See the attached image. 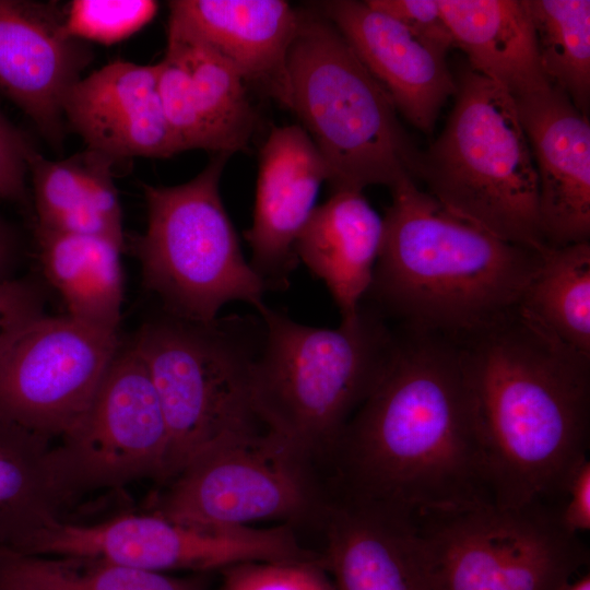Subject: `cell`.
<instances>
[{"label":"cell","instance_id":"1","mask_svg":"<svg viewBox=\"0 0 590 590\" xmlns=\"http://www.w3.org/2000/svg\"><path fill=\"white\" fill-rule=\"evenodd\" d=\"M401 329L329 457L335 494L409 519L494 504L460 343Z\"/></svg>","mask_w":590,"mask_h":590},{"label":"cell","instance_id":"2","mask_svg":"<svg viewBox=\"0 0 590 590\" xmlns=\"http://www.w3.org/2000/svg\"><path fill=\"white\" fill-rule=\"evenodd\" d=\"M494 504H562L590 438V355L518 310L462 340Z\"/></svg>","mask_w":590,"mask_h":590},{"label":"cell","instance_id":"3","mask_svg":"<svg viewBox=\"0 0 590 590\" xmlns=\"http://www.w3.org/2000/svg\"><path fill=\"white\" fill-rule=\"evenodd\" d=\"M369 296L403 329L462 340L518 308L541 250L504 240L448 210L412 178L390 188Z\"/></svg>","mask_w":590,"mask_h":590},{"label":"cell","instance_id":"4","mask_svg":"<svg viewBox=\"0 0 590 590\" xmlns=\"http://www.w3.org/2000/svg\"><path fill=\"white\" fill-rule=\"evenodd\" d=\"M257 311L264 326L252 380L257 415L311 461L329 458L390 364L399 332L364 304L334 329L302 324L267 304Z\"/></svg>","mask_w":590,"mask_h":590},{"label":"cell","instance_id":"5","mask_svg":"<svg viewBox=\"0 0 590 590\" xmlns=\"http://www.w3.org/2000/svg\"><path fill=\"white\" fill-rule=\"evenodd\" d=\"M288 109L328 170L332 191L416 179L421 153L389 96L320 13L299 12L286 59Z\"/></svg>","mask_w":590,"mask_h":590},{"label":"cell","instance_id":"6","mask_svg":"<svg viewBox=\"0 0 590 590\" xmlns=\"http://www.w3.org/2000/svg\"><path fill=\"white\" fill-rule=\"evenodd\" d=\"M263 339L255 316L198 322L165 314L139 329L131 346L150 373L167 427L162 481L221 442L260 430L252 380Z\"/></svg>","mask_w":590,"mask_h":590},{"label":"cell","instance_id":"7","mask_svg":"<svg viewBox=\"0 0 590 590\" xmlns=\"http://www.w3.org/2000/svg\"><path fill=\"white\" fill-rule=\"evenodd\" d=\"M439 137L421 153L417 178L448 210L495 236L546 247L538 176L514 97L464 68Z\"/></svg>","mask_w":590,"mask_h":590},{"label":"cell","instance_id":"8","mask_svg":"<svg viewBox=\"0 0 590 590\" xmlns=\"http://www.w3.org/2000/svg\"><path fill=\"white\" fill-rule=\"evenodd\" d=\"M229 156L214 154L185 184L142 187L148 224L133 250L143 285L168 315L210 322L229 302H245L256 310L266 304L269 287L244 258L220 194Z\"/></svg>","mask_w":590,"mask_h":590},{"label":"cell","instance_id":"9","mask_svg":"<svg viewBox=\"0 0 590 590\" xmlns=\"http://www.w3.org/2000/svg\"><path fill=\"white\" fill-rule=\"evenodd\" d=\"M428 590H560L589 552L560 504H481L411 519Z\"/></svg>","mask_w":590,"mask_h":590},{"label":"cell","instance_id":"10","mask_svg":"<svg viewBox=\"0 0 590 590\" xmlns=\"http://www.w3.org/2000/svg\"><path fill=\"white\" fill-rule=\"evenodd\" d=\"M310 462L266 428L235 437L185 467L153 512L204 530L320 519L328 498L316 486Z\"/></svg>","mask_w":590,"mask_h":590},{"label":"cell","instance_id":"11","mask_svg":"<svg viewBox=\"0 0 590 590\" xmlns=\"http://www.w3.org/2000/svg\"><path fill=\"white\" fill-rule=\"evenodd\" d=\"M25 555L102 559L160 573L317 557L300 546L288 524L204 530L155 512L90 524L62 521L42 534Z\"/></svg>","mask_w":590,"mask_h":590},{"label":"cell","instance_id":"12","mask_svg":"<svg viewBox=\"0 0 590 590\" xmlns=\"http://www.w3.org/2000/svg\"><path fill=\"white\" fill-rule=\"evenodd\" d=\"M167 446L155 386L130 345L118 351L90 405L52 452L76 496L144 477L162 480Z\"/></svg>","mask_w":590,"mask_h":590},{"label":"cell","instance_id":"13","mask_svg":"<svg viewBox=\"0 0 590 590\" xmlns=\"http://www.w3.org/2000/svg\"><path fill=\"white\" fill-rule=\"evenodd\" d=\"M119 337L69 316H44L0 356V420L51 440L90 405Z\"/></svg>","mask_w":590,"mask_h":590},{"label":"cell","instance_id":"14","mask_svg":"<svg viewBox=\"0 0 590 590\" xmlns=\"http://www.w3.org/2000/svg\"><path fill=\"white\" fill-rule=\"evenodd\" d=\"M163 113L179 153L243 151L256 127L247 82L224 58L188 33L168 25L157 62Z\"/></svg>","mask_w":590,"mask_h":590},{"label":"cell","instance_id":"15","mask_svg":"<svg viewBox=\"0 0 590 590\" xmlns=\"http://www.w3.org/2000/svg\"><path fill=\"white\" fill-rule=\"evenodd\" d=\"M92 58L66 32L56 3L0 0V91L56 148L64 138V99Z\"/></svg>","mask_w":590,"mask_h":590},{"label":"cell","instance_id":"16","mask_svg":"<svg viewBox=\"0 0 590 590\" xmlns=\"http://www.w3.org/2000/svg\"><path fill=\"white\" fill-rule=\"evenodd\" d=\"M319 13L343 36L398 113L430 134L457 91L446 47L413 32L366 1H321Z\"/></svg>","mask_w":590,"mask_h":590},{"label":"cell","instance_id":"17","mask_svg":"<svg viewBox=\"0 0 590 590\" xmlns=\"http://www.w3.org/2000/svg\"><path fill=\"white\" fill-rule=\"evenodd\" d=\"M533 157L547 247L590 241V122L557 86L515 99Z\"/></svg>","mask_w":590,"mask_h":590},{"label":"cell","instance_id":"18","mask_svg":"<svg viewBox=\"0 0 590 590\" xmlns=\"http://www.w3.org/2000/svg\"><path fill=\"white\" fill-rule=\"evenodd\" d=\"M328 170L298 125L273 127L259 152L249 262L269 290L285 288L298 258L296 240L314 212Z\"/></svg>","mask_w":590,"mask_h":590},{"label":"cell","instance_id":"19","mask_svg":"<svg viewBox=\"0 0 590 590\" xmlns=\"http://www.w3.org/2000/svg\"><path fill=\"white\" fill-rule=\"evenodd\" d=\"M157 63L113 61L81 78L63 103V119L88 150L114 161L178 154L157 86Z\"/></svg>","mask_w":590,"mask_h":590},{"label":"cell","instance_id":"20","mask_svg":"<svg viewBox=\"0 0 590 590\" xmlns=\"http://www.w3.org/2000/svg\"><path fill=\"white\" fill-rule=\"evenodd\" d=\"M168 25L205 44L284 107L299 12L283 0H174Z\"/></svg>","mask_w":590,"mask_h":590},{"label":"cell","instance_id":"21","mask_svg":"<svg viewBox=\"0 0 590 590\" xmlns=\"http://www.w3.org/2000/svg\"><path fill=\"white\" fill-rule=\"evenodd\" d=\"M321 522L334 590H428L409 518L335 495Z\"/></svg>","mask_w":590,"mask_h":590},{"label":"cell","instance_id":"22","mask_svg":"<svg viewBox=\"0 0 590 590\" xmlns=\"http://www.w3.org/2000/svg\"><path fill=\"white\" fill-rule=\"evenodd\" d=\"M382 233V217L362 191L339 189L315 208L296 240L298 260L324 282L341 322L352 321L359 312L371 284Z\"/></svg>","mask_w":590,"mask_h":590},{"label":"cell","instance_id":"23","mask_svg":"<svg viewBox=\"0 0 590 590\" xmlns=\"http://www.w3.org/2000/svg\"><path fill=\"white\" fill-rule=\"evenodd\" d=\"M453 47L514 99L551 85L524 0H438Z\"/></svg>","mask_w":590,"mask_h":590},{"label":"cell","instance_id":"24","mask_svg":"<svg viewBox=\"0 0 590 590\" xmlns=\"http://www.w3.org/2000/svg\"><path fill=\"white\" fill-rule=\"evenodd\" d=\"M49 439L0 420V550L24 555L75 497Z\"/></svg>","mask_w":590,"mask_h":590},{"label":"cell","instance_id":"25","mask_svg":"<svg viewBox=\"0 0 590 590\" xmlns=\"http://www.w3.org/2000/svg\"><path fill=\"white\" fill-rule=\"evenodd\" d=\"M36 227L113 239L125 246L122 211L113 179L116 161L86 149L49 161L35 149L27 155Z\"/></svg>","mask_w":590,"mask_h":590},{"label":"cell","instance_id":"26","mask_svg":"<svg viewBox=\"0 0 590 590\" xmlns=\"http://www.w3.org/2000/svg\"><path fill=\"white\" fill-rule=\"evenodd\" d=\"M39 261L70 318L118 333L123 300V245L105 237L35 226Z\"/></svg>","mask_w":590,"mask_h":590},{"label":"cell","instance_id":"27","mask_svg":"<svg viewBox=\"0 0 590 590\" xmlns=\"http://www.w3.org/2000/svg\"><path fill=\"white\" fill-rule=\"evenodd\" d=\"M517 310L556 341L590 355V241L543 248Z\"/></svg>","mask_w":590,"mask_h":590},{"label":"cell","instance_id":"28","mask_svg":"<svg viewBox=\"0 0 590 590\" xmlns=\"http://www.w3.org/2000/svg\"><path fill=\"white\" fill-rule=\"evenodd\" d=\"M0 590H204V583L102 559L7 551L0 562Z\"/></svg>","mask_w":590,"mask_h":590},{"label":"cell","instance_id":"29","mask_svg":"<svg viewBox=\"0 0 590 590\" xmlns=\"http://www.w3.org/2000/svg\"><path fill=\"white\" fill-rule=\"evenodd\" d=\"M543 72L586 116L590 104V1L524 0Z\"/></svg>","mask_w":590,"mask_h":590},{"label":"cell","instance_id":"30","mask_svg":"<svg viewBox=\"0 0 590 590\" xmlns=\"http://www.w3.org/2000/svg\"><path fill=\"white\" fill-rule=\"evenodd\" d=\"M157 7L152 0H74L64 11V28L80 40L109 45L141 30Z\"/></svg>","mask_w":590,"mask_h":590},{"label":"cell","instance_id":"31","mask_svg":"<svg viewBox=\"0 0 590 590\" xmlns=\"http://www.w3.org/2000/svg\"><path fill=\"white\" fill-rule=\"evenodd\" d=\"M220 590H334L321 557L308 560L247 562L222 570Z\"/></svg>","mask_w":590,"mask_h":590},{"label":"cell","instance_id":"32","mask_svg":"<svg viewBox=\"0 0 590 590\" xmlns=\"http://www.w3.org/2000/svg\"><path fill=\"white\" fill-rule=\"evenodd\" d=\"M46 295L34 280H0V356L34 322L45 316Z\"/></svg>","mask_w":590,"mask_h":590},{"label":"cell","instance_id":"33","mask_svg":"<svg viewBox=\"0 0 590 590\" xmlns=\"http://www.w3.org/2000/svg\"><path fill=\"white\" fill-rule=\"evenodd\" d=\"M366 2L447 49L453 47L438 0H367Z\"/></svg>","mask_w":590,"mask_h":590},{"label":"cell","instance_id":"34","mask_svg":"<svg viewBox=\"0 0 590 590\" xmlns=\"http://www.w3.org/2000/svg\"><path fill=\"white\" fill-rule=\"evenodd\" d=\"M34 146L0 113V199L24 201L27 155Z\"/></svg>","mask_w":590,"mask_h":590},{"label":"cell","instance_id":"35","mask_svg":"<svg viewBox=\"0 0 590 590\" xmlns=\"http://www.w3.org/2000/svg\"><path fill=\"white\" fill-rule=\"evenodd\" d=\"M564 527L574 534L590 529V461L583 459L571 472L560 504Z\"/></svg>","mask_w":590,"mask_h":590},{"label":"cell","instance_id":"36","mask_svg":"<svg viewBox=\"0 0 590 590\" xmlns=\"http://www.w3.org/2000/svg\"><path fill=\"white\" fill-rule=\"evenodd\" d=\"M16 258V239L9 226L0 219V280L12 278Z\"/></svg>","mask_w":590,"mask_h":590},{"label":"cell","instance_id":"37","mask_svg":"<svg viewBox=\"0 0 590 590\" xmlns=\"http://www.w3.org/2000/svg\"><path fill=\"white\" fill-rule=\"evenodd\" d=\"M560 590H590V577L589 574L582 576L578 580L569 581Z\"/></svg>","mask_w":590,"mask_h":590},{"label":"cell","instance_id":"38","mask_svg":"<svg viewBox=\"0 0 590 590\" xmlns=\"http://www.w3.org/2000/svg\"><path fill=\"white\" fill-rule=\"evenodd\" d=\"M5 553H7L5 550H0V562H1V559H2V557L4 556Z\"/></svg>","mask_w":590,"mask_h":590}]
</instances>
